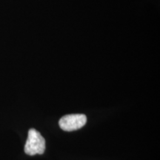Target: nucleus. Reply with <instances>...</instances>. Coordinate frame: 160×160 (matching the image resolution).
Masks as SVG:
<instances>
[{
	"label": "nucleus",
	"mask_w": 160,
	"mask_h": 160,
	"mask_svg": "<svg viewBox=\"0 0 160 160\" xmlns=\"http://www.w3.org/2000/svg\"><path fill=\"white\" fill-rule=\"evenodd\" d=\"M87 122V117L84 114H69L59 119V125L63 131H73L82 128Z\"/></svg>",
	"instance_id": "2"
},
{
	"label": "nucleus",
	"mask_w": 160,
	"mask_h": 160,
	"mask_svg": "<svg viewBox=\"0 0 160 160\" xmlns=\"http://www.w3.org/2000/svg\"><path fill=\"white\" fill-rule=\"evenodd\" d=\"M45 151V140L41 133L32 128L28 131V137L25 145V152L29 156L43 154Z\"/></svg>",
	"instance_id": "1"
}]
</instances>
